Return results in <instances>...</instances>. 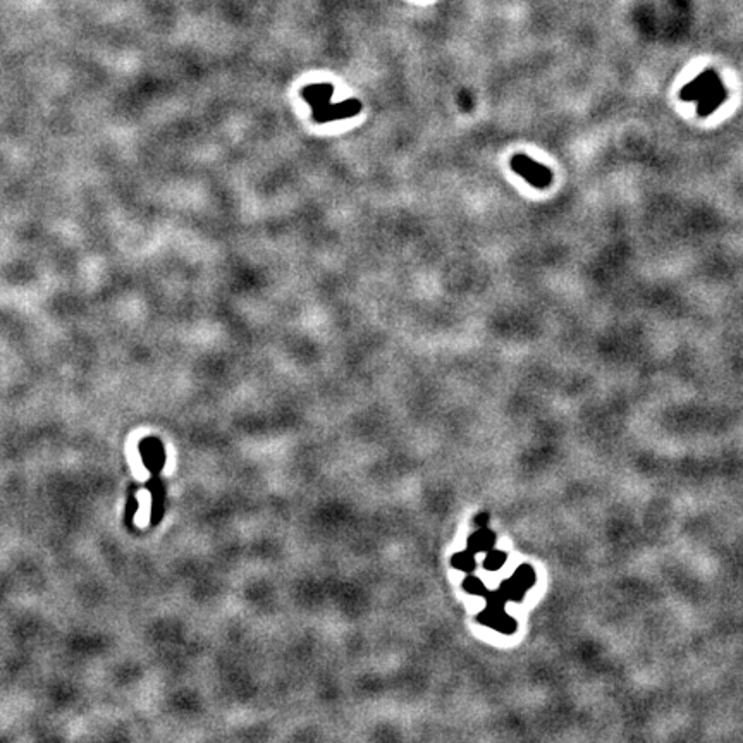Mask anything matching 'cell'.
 Wrapping results in <instances>:
<instances>
[{
    "label": "cell",
    "instance_id": "1",
    "mask_svg": "<svg viewBox=\"0 0 743 743\" xmlns=\"http://www.w3.org/2000/svg\"><path fill=\"white\" fill-rule=\"evenodd\" d=\"M726 90H724L719 76L711 69L702 72L701 76H697L694 81L688 83L681 90V98L683 100L698 102L697 111L701 115H709L711 112L716 111L726 100Z\"/></svg>",
    "mask_w": 743,
    "mask_h": 743
},
{
    "label": "cell",
    "instance_id": "2",
    "mask_svg": "<svg viewBox=\"0 0 743 743\" xmlns=\"http://www.w3.org/2000/svg\"><path fill=\"white\" fill-rule=\"evenodd\" d=\"M511 169L518 176H522L527 183H530L535 188H548L552 183V173L544 167L542 163H537L530 157L518 154L511 159Z\"/></svg>",
    "mask_w": 743,
    "mask_h": 743
},
{
    "label": "cell",
    "instance_id": "3",
    "mask_svg": "<svg viewBox=\"0 0 743 743\" xmlns=\"http://www.w3.org/2000/svg\"><path fill=\"white\" fill-rule=\"evenodd\" d=\"M468 548L472 552H487L494 548V535L489 530H479L470 537Z\"/></svg>",
    "mask_w": 743,
    "mask_h": 743
},
{
    "label": "cell",
    "instance_id": "4",
    "mask_svg": "<svg viewBox=\"0 0 743 743\" xmlns=\"http://www.w3.org/2000/svg\"><path fill=\"white\" fill-rule=\"evenodd\" d=\"M453 566H456L458 570L472 571L473 568H475V559H473L472 551L460 552V554L454 556V557H453Z\"/></svg>",
    "mask_w": 743,
    "mask_h": 743
},
{
    "label": "cell",
    "instance_id": "5",
    "mask_svg": "<svg viewBox=\"0 0 743 743\" xmlns=\"http://www.w3.org/2000/svg\"><path fill=\"white\" fill-rule=\"evenodd\" d=\"M506 561V556L504 552L501 551H495V549L493 548L490 551H487V556H486V561H484V564H486L487 570H499V568L504 564Z\"/></svg>",
    "mask_w": 743,
    "mask_h": 743
},
{
    "label": "cell",
    "instance_id": "6",
    "mask_svg": "<svg viewBox=\"0 0 743 743\" xmlns=\"http://www.w3.org/2000/svg\"><path fill=\"white\" fill-rule=\"evenodd\" d=\"M534 578H535L534 577V571H532L528 566H523V568H520L518 573L515 575L513 582H515L516 585H520V587L525 590L527 587H530V585L534 584Z\"/></svg>",
    "mask_w": 743,
    "mask_h": 743
},
{
    "label": "cell",
    "instance_id": "7",
    "mask_svg": "<svg viewBox=\"0 0 743 743\" xmlns=\"http://www.w3.org/2000/svg\"><path fill=\"white\" fill-rule=\"evenodd\" d=\"M465 587H466V590H468V592H470V593H480V592H482L484 585H482V582H480V580H479V578H475V577H470V578H468V580H466Z\"/></svg>",
    "mask_w": 743,
    "mask_h": 743
}]
</instances>
